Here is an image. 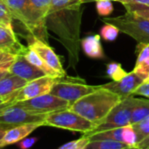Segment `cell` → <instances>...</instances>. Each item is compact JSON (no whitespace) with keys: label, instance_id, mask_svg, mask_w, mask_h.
Masks as SVG:
<instances>
[{"label":"cell","instance_id":"cell-24","mask_svg":"<svg viewBox=\"0 0 149 149\" xmlns=\"http://www.w3.org/2000/svg\"><path fill=\"white\" fill-rule=\"evenodd\" d=\"M126 9V12L132 13L138 16L149 19V6L139 5V4H123Z\"/></svg>","mask_w":149,"mask_h":149},{"label":"cell","instance_id":"cell-15","mask_svg":"<svg viewBox=\"0 0 149 149\" xmlns=\"http://www.w3.org/2000/svg\"><path fill=\"white\" fill-rule=\"evenodd\" d=\"M8 6L13 19H18L29 32L30 22L28 14V0H4Z\"/></svg>","mask_w":149,"mask_h":149},{"label":"cell","instance_id":"cell-37","mask_svg":"<svg viewBox=\"0 0 149 149\" xmlns=\"http://www.w3.org/2000/svg\"><path fill=\"white\" fill-rule=\"evenodd\" d=\"M98 0H82V3L84 4V3H89V2H97ZM110 1H117V2H119L120 0H110Z\"/></svg>","mask_w":149,"mask_h":149},{"label":"cell","instance_id":"cell-32","mask_svg":"<svg viewBox=\"0 0 149 149\" xmlns=\"http://www.w3.org/2000/svg\"><path fill=\"white\" fill-rule=\"evenodd\" d=\"M38 139L37 138H26L22 140H20L18 144V146L21 148V149H28L31 146H33L36 142H37Z\"/></svg>","mask_w":149,"mask_h":149},{"label":"cell","instance_id":"cell-34","mask_svg":"<svg viewBox=\"0 0 149 149\" xmlns=\"http://www.w3.org/2000/svg\"><path fill=\"white\" fill-rule=\"evenodd\" d=\"M139 149H149V135L137 144Z\"/></svg>","mask_w":149,"mask_h":149},{"label":"cell","instance_id":"cell-1","mask_svg":"<svg viewBox=\"0 0 149 149\" xmlns=\"http://www.w3.org/2000/svg\"><path fill=\"white\" fill-rule=\"evenodd\" d=\"M82 5V0H74L65 6L49 12L47 15L57 18L58 25L56 33L62 39L63 44H65L69 54L73 58H77V55Z\"/></svg>","mask_w":149,"mask_h":149},{"label":"cell","instance_id":"cell-17","mask_svg":"<svg viewBox=\"0 0 149 149\" xmlns=\"http://www.w3.org/2000/svg\"><path fill=\"white\" fill-rule=\"evenodd\" d=\"M27 81L11 72L0 81V95L5 96L21 90L27 84Z\"/></svg>","mask_w":149,"mask_h":149},{"label":"cell","instance_id":"cell-26","mask_svg":"<svg viewBox=\"0 0 149 149\" xmlns=\"http://www.w3.org/2000/svg\"><path fill=\"white\" fill-rule=\"evenodd\" d=\"M17 58L16 54H13L5 51L0 50V71L10 69Z\"/></svg>","mask_w":149,"mask_h":149},{"label":"cell","instance_id":"cell-8","mask_svg":"<svg viewBox=\"0 0 149 149\" xmlns=\"http://www.w3.org/2000/svg\"><path fill=\"white\" fill-rule=\"evenodd\" d=\"M58 78L59 77L55 78L49 76H45L43 77L27 83L25 87L19 91L18 96L16 97V102L28 100L50 93L54 84L57 82Z\"/></svg>","mask_w":149,"mask_h":149},{"label":"cell","instance_id":"cell-16","mask_svg":"<svg viewBox=\"0 0 149 149\" xmlns=\"http://www.w3.org/2000/svg\"><path fill=\"white\" fill-rule=\"evenodd\" d=\"M84 54L90 58L102 59L104 58V51L98 34L91 35L84 38L81 41Z\"/></svg>","mask_w":149,"mask_h":149},{"label":"cell","instance_id":"cell-18","mask_svg":"<svg viewBox=\"0 0 149 149\" xmlns=\"http://www.w3.org/2000/svg\"><path fill=\"white\" fill-rule=\"evenodd\" d=\"M24 56L32 64H33L34 66H36L40 69H41L47 74V76H49V77H55V78L61 77L59 76V74L54 69H52L49 66H47L45 63V61L40 57V55L33 49L30 48L29 47H27V50L26 51Z\"/></svg>","mask_w":149,"mask_h":149},{"label":"cell","instance_id":"cell-13","mask_svg":"<svg viewBox=\"0 0 149 149\" xmlns=\"http://www.w3.org/2000/svg\"><path fill=\"white\" fill-rule=\"evenodd\" d=\"M41 124H23L13 126L5 133L3 138L0 139V147H4L9 145L19 143L20 140L27 138L33 131H35Z\"/></svg>","mask_w":149,"mask_h":149},{"label":"cell","instance_id":"cell-21","mask_svg":"<svg viewBox=\"0 0 149 149\" xmlns=\"http://www.w3.org/2000/svg\"><path fill=\"white\" fill-rule=\"evenodd\" d=\"M13 19V17L8 6L4 0H0V26L7 29L12 33H14Z\"/></svg>","mask_w":149,"mask_h":149},{"label":"cell","instance_id":"cell-14","mask_svg":"<svg viewBox=\"0 0 149 149\" xmlns=\"http://www.w3.org/2000/svg\"><path fill=\"white\" fill-rule=\"evenodd\" d=\"M0 50L16 55H24L27 47L18 40L15 33L0 26Z\"/></svg>","mask_w":149,"mask_h":149},{"label":"cell","instance_id":"cell-12","mask_svg":"<svg viewBox=\"0 0 149 149\" xmlns=\"http://www.w3.org/2000/svg\"><path fill=\"white\" fill-rule=\"evenodd\" d=\"M9 72L25 79L28 83L47 76L41 69L28 61L22 54L17 55L14 63L9 69Z\"/></svg>","mask_w":149,"mask_h":149},{"label":"cell","instance_id":"cell-2","mask_svg":"<svg viewBox=\"0 0 149 149\" xmlns=\"http://www.w3.org/2000/svg\"><path fill=\"white\" fill-rule=\"evenodd\" d=\"M121 100L118 95L100 85L99 89L77 100L69 109L97 125Z\"/></svg>","mask_w":149,"mask_h":149},{"label":"cell","instance_id":"cell-4","mask_svg":"<svg viewBox=\"0 0 149 149\" xmlns=\"http://www.w3.org/2000/svg\"><path fill=\"white\" fill-rule=\"evenodd\" d=\"M44 125L83 132L84 134L89 133L96 127L94 123L70 109L47 114L44 122Z\"/></svg>","mask_w":149,"mask_h":149},{"label":"cell","instance_id":"cell-3","mask_svg":"<svg viewBox=\"0 0 149 149\" xmlns=\"http://www.w3.org/2000/svg\"><path fill=\"white\" fill-rule=\"evenodd\" d=\"M103 21L116 26L120 32L131 36L139 43L149 44V19L132 13L113 18H104Z\"/></svg>","mask_w":149,"mask_h":149},{"label":"cell","instance_id":"cell-35","mask_svg":"<svg viewBox=\"0 0 149 149\" xmlns=\"http://www.w3.org/2000/svg\"><path fill=\"white\" fill-rule=\"evenodd\" d=\"M13 125H6V124H1L0 123V139L3 138V136L5 135V133L7 132V130H9L10 128H12ZM15 126V125H14Z\"/></svg>","mask_w":149,"mask_h":149},{"label":"cell","instance_id":"cell-19","mask_svg":"<svg viewBox=\"0 0 149 149\" xmlns=\"http://www.w3.org/2000/svg\"><path fill=\"white\" fill-rule=\"evenodd\" d=\"M149 116V100L136 99V104L132 111L131 125H135Z\"/></svg>","mask_w":149,"mask_h":149},{"label":"cell","instance_id":"cell-6","mask_svg":"<svg viewBox=\"0 0 149 149\" xmlns=\"http://www.w3.org/2000/svg\"><path fill=\"white\" fill-rule=\"evenodd\" d=\"M66 77L58 78L57 82L54 84L50 93L69 102L70 106L77 100L100 88V85H88L84 83V81L79 83V79L77 80L72 77Z\"/></svg>","mask_w":149,"mask_h":149},{"label":"cell","instance_id":"cell-28","mask_svg":"<svg viewBox=\"0 0 149 149\" xmlns=\"http://www.w3.org/2000/svg\"><path fill=\"white\" fill-rule=\"evenodd\" d=\"M96 8L97 13L103 17L110 15L114 10L113 5L110 0H98L96 2Z\"/></svg>","mask_w":149,"mask_h":149},{"label":"cell","instance_id":"cell-33","mask_svg":"<svg viewBox=\"0 0 149 149\" xmlns=\"http://www.w3.org/2000/svg\"><path fill=\"white\" fill-rule=\"evenodd\" d=\"M122 4H139V5H145V6H149V0H120L119 1Z\"/></svg>","mask_w":149,"mask_h":149},{"label":"cell","instance_id":"cell-23","mask_svg":"<svg viewBox=\"0 0 149 149\" xmlns=\"http://www.w3.org/2000/svg\"><path fill=\"white\" fill-rule=\"evenodd\" d=\"M132 127L136 132L137 141L139 143V141H141L142 139H144L146 137L149 135V116L145 118L140 122L132 125Z\"/></svg>","mask_w":149,"mask_h":149},{"label":"cell","instance_id":"cell-38","mask_svg":"<svg viewBox=\"0 0 149 149\" xmlns=\"http://www.w3.org/2000/svg\"><path fill=\"white\" fill-rule=\"evenodd\" d=\"M123 149H139L137 146H127L125 148H123Z\"/></svg>","mask_w":149,"mask_h":149},{"label":"cell","instance_id":"cell-7","mask_svg":"<svg viewBox=\"0 0 149 149\" xmlns=\"http://www.w3.org/2000/svg\"><path fill=\"white\" fill-rule=\"evenodd\" d=\"M16 105L37 114H49L52 112L69 109V102L60 98L51 93L45 94L28 100L15 103Z\"/></svg>","mask_w":149,"mask_h":149},{"label":"cell","instance_id":"cell-29","mask_svg":"<svg viewBox=\"0 0 149 149\" xmlns=\"http://www.w3.org/2000/svg\"><path fill=\"white\" fill-rule=\"evenodd\" d=\"M132 71L136 73L144 82L149 81V58L146 59L139 65L135 66Z\"/></svg>","mask_w":149,"mask_h":149},{"label":"cell","instance_id":"cell-36","mask_svg":"<svg viewBox=\"0 0 149 149\" xmlns=\"http://www.w3.org/2000/svg\"><path fill=\"white\" fill-rule=\"evenodd\" d=\"M10 72L8 70H5V71H0V81H1L3 78H5L7 74H9Z\"/></svg>","mask_w":149,"mask_h":149},{"label":"cell","instance_id":"cell-30","mask_svg":"<svg viewBox=\"0 0 149 149\" xmlns=\"http://www.w3.org/2000/svg\"><path fill=\"white\" fill-rule=\"evenodd\" d=\"M136 54H137L136 66H138L146 59L149 58V44L139 43L136 48Z\"/></svg>","mask_w":149,"mask_h":149},{"label":"cell","instance_id":"cell-5","mask_svg":"<svg viewBox=\"0 0 149 149\" xmlns=\"http://www.w3.org/2000/svg\"><path fill=\"white\" fill-rule=\"evenodd\" d=\"M136 99L132 96L128 97L121 100L111 111L106 115V117L101 120L96 127L84 136H89L93 133L119 128L131 125V117L132 109L136 104Z\"/></svg>","mask_w":149,"mask_h":149},{"label":"cell","instance_id":"cell-27","mask_svg":"<svg viewBox=\"0 0 149 149\" xmlns=\"http://www.w3.org/2000/svg\"><path fill=\"white\" fill-rule=\"evenodd\" d=\"M89 142H90L89 137L84 135L83 137H81L77 140H73L62 145L58 149H85Z\"/></svg>","mask_w":149,"mask_h":149},{"label":"cell","instance_id":"cell-31","mask_svg":"<svg viewBox=\"0 0 149 149\" xmlns=\"http://www.w3.org/2000/svg\"><path fill=\"white\" fill-rule=\"evenodd\" d=\"M132 95H139L143 96L149 98V81L143 82L133 92Z\"/></svg>","mask_w":149,"mask_h":149},{"label":"cell","instance_id":"cell-9","mask_svg":"<svg viewBox=\"0 0 149 149\" xmlns=\"http://www.w3.org/2000/svg\"><path fill=\"white\" fill-rule=\"evenodd\" d=\"M86 137H89L90 140H114L118 142L125 143L130 146H137L138 143L137 135L132 125L93 133Z\"/></svg>","mask_w":149,"mask_h":149},{"label":"cell","instance_id":"cell-20","mask_svg":"<svg viewBox=\"0 0 149 149\" xmlns=\"http://www.w3.org/2000/svg\"><path fill=\"white\" fill-rule=\"evenodd\" d=\"M128 146L125 143L118 142L114 140H90L89 144L85 147V149H123Z\"/></svg>","mask_w":149,"mask_h":149},{"label":"cell","instance_id":"cell-11","mask_svg":"<svg viewBox=\"0 0 149 149\" xmlns=\"http://www.w3.org/2000/svg\"><path fill=\"white\" fill-rule=\"evenodd\" d=\"M28 47L33 49L45 61V63L54 69L60 77H66V72L62 68L58 55L54 53L53 48L47 45V43L38 38H33V41Z\"/></svg>","mask_w":149,"mask_h":149},{"label":"cell","instance_id":"cell-10","mask_svg":"<svg viewBox=\"0 0 149 149\" xmlns=\"http://www.w3.org/2000/svg\"><path fill=\"white\" fill-rule=\"evenodd\" d=\"M144 81L138 76L136 73L132 71L128 73L127 76L119 81H112L106 84L101 85L102 88L109 90L110 91L118 95L121 99H125L128 97L132 96L134 91L143 83Z\"/></svg>","mask_w":149,"mask_h":149},{"label":"cell","instance_id":"cell-22","mask_svg":"<svg viewBox=\"0 0 149 149\" xmlns=\"http://www.w3.org/2000/svg\"><path fill=\"white\" fill-rule=\"evenodd\" d=\"M107 74L113 81H119L125 77L127 76V74L122 68L121 64L117 62H111L107 66Z\"/></svg>","mask_w":149,"mask_h":149},{"label":"cell","instance_id":"cell-25","mask_svg":"<svg viewBox=\"0 0 149 149\" xmlns=\"http://www.w3.org/2000/svg\"><path fill=\"white\" fill-rule=\"evenodd\" d=\"M119 32V29L116 26L105 23V25L101 28V36L107 41H113L117 39Z\"/></svg>","mask_w":149,"mask_h":149}]
</instances>
